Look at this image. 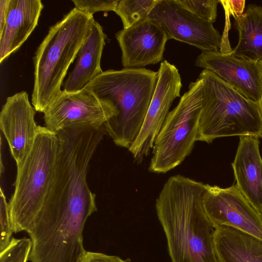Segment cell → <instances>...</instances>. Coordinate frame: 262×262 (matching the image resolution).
I'll return each instance as SVG.
<instances>
[{
	"mask_svg": "<svg viewBox=\"0 0 262 262\" xmlns=\"http://www.w3.org/2000/svg\"><path fill=\"white\" fill-rule=\"evenodd\" d=\"M203 206L214 229L229 226L262 240V215L236 184L225 188L206 184Z\"/></svg>",
	"mask_w": 262,
	"mask_h": 262,
	"instance_id": "9c48e42d",
	"label": "cell"
},
{
	"mask_svg": "<svg viewBox=\"0 0 262 262\" xmlns=\"http://www.w3.org/2000/svg\"><path fill=\"white\" fill-rule=\"evenodd\" d=\"M245 2V1H219L225 12L232 14L234 17L243 13Z\"/></svg>",
	"mask_w": 262,
	"mask_h": 262,
	"instance_id": "d4e9b609",
	"label": "cell"
},
{
	"mask_svg": "<svg viewBox=\"0 0 262 262\" xmlns=\"http://www.w3.org/2000/svg\"><path fill=\"white\" fill-rule=\"evenodd\" d=\"M81 262H128L115 255L86 251Z\"/></svg>",
	"mask_w": 262,
	"mask_h": 262,
	"instance_id": "cb8c5ba5",
	"label": "cell"
},
{
	"mask_svg": "<svg viewBox=\"0 0 262 262\" xmlns=\"http://www.w3.org/2000/svg\"><path fill=\"white\" fill-rule=\"evenodd\" d=\"M158 80V72L144 68L102 71L85 88L112 104L117 114L104 124L118 146L129 149L144 121Z\"/></svg>",
	"mask_w": 262,
	"mask_h": 262,
	"instance_id": "7a4b0ae2",
	"label": "cell"
},
{
	"mask_svg": "<svg viewBox=\"0 0 262 262\" xmlns=\"http://www.w3.org/2000/svg\"><path fill=\"white\" fill-rule=\"evenodd\" d=\"M239 40L232 50L238 58L262 61V6L249 5L246 12L234 17Z\"/></svg>",
	"mask_w": 262,
	"mask_h": 262,
	"instance_id": "ac0fdd59",
	"label": "cell"
},
{
	"mask_svg": "<svg viewBox=\"0 0 262 262\" xmlns=\"http://www.w3.org/2000/svg\"><path fill=\"white\" fill-rule=\"evenodd\" d=\"M206 184L178 174L164 184L156 201L171 262H218L214 229L203 206Z\"/></svg>",
	"mask_w": 262,
	"mask_h": 262,
	"instance_id": "6da1fadb",
	"label": "cell"
},
{
	"mask_svg": "<svg viewBox=\"0 0 262 262\" xmlns=\"http://www.w3.org/2000/svg\"><path fill=\"white\" fill-rule=\"evenodd\" d=\"M232 51H203L197 57L195 66L213 72L247 98L259 103L262 61L238 58Z\"/></svg>",
	"mask_w": 262,
	"mask_h": 262,
	"instance_id": "8fae6325",
	"label": "cell"
},
{
	"mask_svg": "<svg viewBox=\"0 0 262 262\" xmlns=\"http://www.w3.org/2000/svg\"><path fill=\"white\" fill-rule=\"evenodd\" d=\"M259 144L257 136H239L232 166L237 188L262 215V159Z\"/></svg>",
	"mask_w": 262,
	"mask_h": 262,
	"instance_id": "5bb4252c",
	"label": "cell"
},
{
	"mask_svg": "<svg viewBox=\"0 0 262 262\" xmlns=\"http://www.w3.org/2000/svg\"><path fill=\"white\" fill-rule=\"evenodd\" d=\"M202 109L196 141L234 136L262 137L259 103L245 96L213 72L204 70Z\"/></svg>",
	"mask_w": 262,
	"mask_h": 262,
	"instance_id": "277c9868",
	"label": "cell"
},
{
	"mask_svg": "<svg viewBox=\"0 0 262 262\" xmlns=\"http://www.w3.org/2000/svg\"><path fill=\"white\" fill-rule=\"evenodd\" d=\"M75 8L84 13L93 15L99 11H115L118 0H72Z\"/></svg>",
	"mask_w": 262,
	"mask_h": 262,
	"instance_id": "603a6c76",
	"label": "cell"
},
{
	"mask_svg": "<svg viewBox=\"0 0 262 262\" xmlns=\"http://www.w3.org/2000/svg\"><path fill=\"white\" fill-rule=\"evenodd\" d=\"M202 82L190 83L177 105L168 113L152 147L148 170L164 173L181 164L196 141L202 109Z\"/></svg>",
	"mask_w": 262,
	"mask_h": 262,
	"instance_id": "8992f818",
	"label": "cell"
},
{
	"mask_svg": "<svg viewBox=\"0 0 262 262\" xmlns=\"http://www.w3.org/2000/svg\"><path fill=\"white\" fill-rule=\"evenodd\" d=\"M43 114L46 127L57 133L65 129L101 128L117 112L85 87L72 93L62 90Z\"/></svg>",
	"mask_w": 262,
	"mask_h": 262,
	"instance_id": "52a82bcc",
	"label": "cell"
},
{
	"mask_svg": "<svg viewBox=\"0 0 262 262\" xmlns=\"http://www.w3.org/2000/svg\"><path fill=\"white\" fill-rule=\"evenodd\" d=\"M31 247L30 238L12 237L9 245L0 252V262H27Z\"/></svg>",
	"mask_w": 262,
	"mask_h": 262,
	"instance_id": "ffe728a7",
	"label": "cell"
},
{
	"mask_svg": "<svg viewBox=\"0 0 262 262\" xmlns=\"http://www.w3.org/2000/svg\"><path fill=\"white\" fill-rule=\"evenodd\" d=\"M158 1L121 0L119 1L114 11L120 17L123 29H127L148 18L150 12Z\"/></svg>",
	"mask_w": 262,
	"mask_h": 262,
	"instance_id": "d6986e66",
	"label": "cell"
},
{
	"mask_svg": "<svg viewBox=\"0 0 262 262\" xmlns=\"http://www.w3.org/2000/svg\"><path fill=\"white\" fill-rule=\"evenodd\" d=\"M213 242L218 262H262V240L237 229L215 228Z\"/></svg>",
	"mask_w": 262,
	"mask_h": 262,
	"instance_id": "e0dca14e",
	"label": "cell"
},
{
	"mask_svg": "<svg viewBox=\"0 0 262 262\" xmlns=\"http://www.w3.org/2000/svg\"><path fill=\"white\" fill-rule=\"evenodd\" d=\"M35 111L25 91L8 97L2 108L1 129L16 166L24 161L33 145L38 127Z\"/></svg>",
	"mask_w": 262,
	"mask_h": 262,
	"instance_id": "7c38bea8",
	"label": "cell"
},
{
	"mask_svg": "<svg viewBox=\"0 0 262 262\" xmlns=\"http://www.w3.org/2000/svg\"></svg>",
	"mask_w": 262,
	"mask_h": 262,
	"instance_id": "83f0119b",
	"label": "cell"
},
{
	"mask_svg": "<svg viewBox=\"0 0 262 262\" xmlns=\"http://www.w3.org/2000/svg\"><path fill=\"white\" fill-rule=\"evenodd\" d=\"M0 206V252H1L9 245L14 233L9 204L2 188L1 189Z\"/></svg>",
	"mask_w": 262,
	"mask_h": 262,
	"instance_id": "7402d4cb",
	"label": "cell"
},
{
	"mask_svg": "<svg viewBox=\"0 0 262 262\" xmlns=\"http://www.w3.org/2000/svg\"><path fill=\"white\" fill-rule=\"evenodd\" d=\"M259 104H260V108H261V111H262V97H261V99L260 100V102H259Z\"/></svg>",
	"mask_w": 262,
	"mask_h": 262,
	"instance_id": "4316f807",
	"label": "cell"
},
{
	"mask_svg": "<svg viewBox=\"0 0 262 262\" xmlns=\"http://www.w3.org/2000/svg\"><path fill=\"white\" fill-rule=\"evenodd\" d=\"M94 19L93 15L74 8L50 28L33 59L31 101L36 111L43 113L62 92L69 68L77 57Z\"/></svg>",
	"mask_w": 262,
	"mask_h": 262,
	"instance_id": "3957f363",
	"label": "cell"
},
{
	"mask_svg": "<svg viewBox=\"0 0 262 262\" xmlns=\"http://www.w3.org/2000/svg\"><path fill=\"white\" fill-rule=\"evenodd\" d=\"M59 148L57 133L38 125L32 148L17 166L14 190L8 202L14 233L31 230L53 179Z\"/></svg>",
	"mask_w": 262,
	"mask_h": 262,
	"instance_id": "5b68a950",
	"label": "cell"
},
{
	"mask_svg": "<svg viewBox=\"0 0 262 262\" xmlns=\"http://www.w3.org/2000/svg\"><path fill=\"white\" fill-rule=\"evenodd\" d=\"M43 5L40 0H9L0 31V62L17 50L37 26Z\"/></svg>",
	"mask_w": 262,
	"mask_h": 262,
	"instance_id": "9a60e30c",
	"label": "cell"
},
{
	"mask_svg": "<svg viewBox=\"0 0 262 262\" xmlns=\"http://www.w3.org/2000/svg\"><path fill=\"white\" fill-rule=\"evenodd\" d=\"M182 7L198 17L211 23L217 17L218 0H176Z\"/></svg>",
	"mask_w": 262,
	"mask_h": 262,
	"instance_id": "44dd1931",
	"label": "cell"
},
{
	"mask_svg": "<svg viewBox=\"0 0 262 262\" xmlns=\"http://www.w3.org/2000/svg\"><path fill=\"white\" fill-rule=\"evenodd\" d=\"M182 86L178 69L167 60L160 63L158 80L141 128L128 149L134 159L141 162L152 149L155 139Z\"/></svg>",
	"mask_w": 262,
	"mask_h": 262,
	"instance_id": "30bf717a",
	"label": "cell"
},
{
	"mask_svg": "<svg viewBox=\"0 0 262 262\" xmlns=\"http://www.w3.org/2000/svg\"><path fill=\"white\" fill-rule=\"evenodd\" d=\"M124 68H141L162 60L167 36L160 25L149 18L123 29L116 34Z\"/></svg>",
	"mask_w": 262,
	"mask_h": 262,
	"instance_id": "4fadbf2b",
	"label": "cell"
},
{
	"mask_svg": "<svg viewBox=\"0 0 262 262\" xmlns=\"http://www.w3.org/2000/svg\"><path fill=\"white\" fill-rule=\"evenodd\" d=\"M106 38L102 27L94 19L78 53L75 67L63 84V91H79L102 72L100 63Z\"/></svg>",
	"mask_w": 262,
	"mask_h": 262,
	"instance_id": "2e32d148",
	"label": "cell"
},
{
	"mask_svg": "<svg viewBox=\"0 0 262 262\" xmlns=\"http://www.w3.org/2000/svg\"><path fill=\"white\" fill-rule=\"evenodd\" d=\"M9 0H0V31L4 26L8 10Z\"/></svg>",
	"mask_w": 262,
	"mask_h": 262,
	"instance_id": "484cf974",
	"label": "cell"
},
{
	"mask_svg": "<svg viewBox=\"0 0 262 262\" xmlns=\"http://www.w3.org/2000/svg\"><path fill=\"white\" fill-rule=\"evenodd\" d=\"M148 17L156 21L167 39L194 46L203 51H218L222 36L213 23L187 10L176 0H159Z\"/></svg>",
	"mask_w": 262,
	"mask_h": 262,
	"instance_id": "ba28073f",
	"label": "cell"
}]
</instances>
